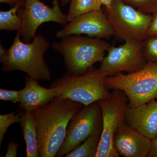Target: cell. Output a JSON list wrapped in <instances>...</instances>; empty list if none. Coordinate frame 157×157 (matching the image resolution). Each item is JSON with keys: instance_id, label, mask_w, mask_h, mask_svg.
<instances>
[{"instance_id": "19", "label": "cell", "mask_w": 157, "mask_h": 157, "mask_svg": "<svg viewBox=\"0 0 157 157\" xmlns=\"http://www.w3.org/2000/svg\"><path fill=\"white\" fill-rule=\"evenodd\" d=\"M16 110L11 113L0 115V145H2L4 137L9 127L12 124L20 122L21 117L24 111L18 112Z\"/></svg>"}, {"instance_id": "10", "label": "cell", "mask_w": 157, "mask_h": 157, "mask_svg": "<svg viewBox=\"0 0 157 157\" xmlns=\"http://www.w3.org/2000/svg\"><path fill=\"white\" fill-rule=\"evenodd\" d=\"M142 47L143 42L135 41H125L123 45L117 47L110 45L100 69L108 76L121 72L130 73L140 70L147 62Z\"/></svg>"}, {"instance_id": "18", "label": "cell", "mask_w": 157, "mask_h": 157, "mask_svg": "<svg viewBox=\"0 0 157 157\" xmlns=\"http://www.w3.org/2000/svg\"><path fill=\"white\" fill-rule=\"evenodd\" d=\"M101 135L91 136L65 155L66 157H96Z\"/></svg>"}, {"instance_id": "6", "label": "cell", "mask_w": 157, "mask_h": 157, "mask_svg": "<svg viewBox=\"0 0 157 157\" xmlns=\"http://www.w3.org/2000/svg\"><path fill=\"white\" fill-rule=\"evenodd\" d=\"M103 10L118 40L143 42L146 39L152 14L140 12L122 0H112L109 8L104 7Z\"/></svg>"}, {"instance_id": "14", "label": "cell", "mask_w": 157, "mask_h": 157, "mask_svg": "<svg viewBox=\"0 0 157 157\" xmlns=\"http://www.w3.org/2000/svg\"><path fill=\"white\" fill-rule=\"evenodd\" d=\"M56 95L55 89L43 87L38 80L27 75L25 86L20 90V109L25 112H33L52 101Z\"/></svg>"}, {"instance_id": "22", "label": "cell", "mask_w": 157, "mask_h": 157, "mask_svg": "<svg viewBox=\"0 0 157 157\" xmlns=\"http://www.w3.org/2000/svg\"><path fill=\"white\" fill-rule=\"evenodd\" d=\"M20 90L0 89V100L9 101L13 104L19 103Z\"/></svg>"}, {"instance_id": "5", "label": "cell", "mask_w": 157, "mask_h": 157, "mask_svg": "<svg viewBox=\"0 0 157 157\" xmlns=\"http://www.w3.org/2000/svg\"><path fill=\"white\" fill-rule=\"evenodd\" d=\"M107 89L119 90L128 99V107H137L157 98V61H148L140 70L108 76L105 80Z\"/></svg>"}, {"instance_id": "24", "label": "cell", "mask_w": 157, "mask_h": 157, "mask_svg": "<svg viewBox=\"0 0 157 157\" xmlns=\"http://www.w3.org/2000/svg\"><path fill=\"white\" fill-rule=\"evenodd\" d=\"M152 19L147 32V37L157 35V11L152 14Z\"/></svg>"}, {"instance_id": "12", "label": "cell", "mask_w": 157, "mask_h": 157, "mask_svg": "<svg viewBox=\"0 0 157 157\" xmlns=\"http://www.w3.org/2000/svg\"><path fill=\"white\" fill-rule=\"evenodd\" d=\"M151 140L124 123L117 129L113 138V147L119 155L124 157H146Z\"/></svg>"}, {"instance_id": "30", "label": "cell", "mask_w": 157, "mask_h": 157, "mask_svg": "<svg viewBox=\"0 0 157 157\" xmlns=\"http://www.w3.org/2000/svg\"></svg>"}, {"instance_id": "7", "label": "cell", "mask_w": 157, "mask_h": 157, "mask_svg": "<svg viewBox=\"0 0 157 157\" xmlns=\"http://www.w3.org/2000/svg\"><path fill=\"white\" fill-rule=\"evenodd\" d=\"M128 98L123 92L113 90L109 98L100 100L103 118L101 140L96 157H119L113 147L114 134L121 124L125 122Z\"/></svg>"}, {"instance_id": "21", "label": "cell", "mask_w": 157, "mask_h": 157, "mask_svg": "<svg viewBox=\"0 0 157 157\" xmlns=\"http://www.w3.org/2000/svg\"><path fill=\"white\" fill-rule=\"evenodd\" d=\"M142 50L147 62L157 61V35L147 37L143 41Z\"/></svg>"}, {"instance_id": "4", "label": "cell", "mask_w": 157, "mask_h": 157, "mask_svg": "<svg viewBox=\"0 0 157 157\" xmlns=\"http://www.w3.org/2000/svg\"><path fill=\"white\" fill-rule=\"evenodd\" d=\"M54 42L52 48L61 54L70 72L75 75L84 74L98 62H101L109 46L101 39L71 35Z\"/></svg>"}, {"instance_id": "11", "label": "cell", "mask_w": 157, "mask_h": 157, "mask_svg": "<svg viewBox=\"0 0 157 157\" xmlns=\"http://www.w3.org/2000/svg\"><path fill=\"white\" fill-rule=\"evenodd\" d=\"M87 35L92 38H109L113 31L103 9L90 11L76 17L56 33L59 39L71 35Z\"/></svg>"}, {"instance_id": "13", "label": "cell", "mask_w": 157, "mask_h": 157, "mask_svg": "<svg viewBox=\"0 0 157 157\" xmlns=\"http://www.w3.org/2000/svg\"><path fill=\"white\" fill-rule=\"evenodd\" d=\"M125 123L149 139L157 135V101L153 100L137 107H127Z\"/></svg>"}, {"instance_id": "16", "label": "cell", "mask_w": 157, "mask_h": 157, "mask_svg": "<svg viewBox=\"0 0 157 157\" xmlns=\"http://www.w3.org/2000/svg\"><path fill=\"white\" fill-rule=\"evenodd\" d=\"M25 1L17 3L9 11H0V29L2 30L17 31L20 33L22 28V22L17 14V11L24 6Z\"/></svg>"}, {"instance_id": "20", "label": "cell", "mask_w": 157, "mask_h": 157, "mask_svg": "<svg viewBox=\"0 0 157 157\" xmlns=\"http://www.w3.org/2000/svg\"><path fill=\"white\" fill-rule=\"evenodd\" d=\"M140 12L152 14L157 11V0H122Z\"/></svg>"}, {"instance_id": "28", "label": "cell", "mask_w": 157, "mask_h": 157, "mask_svg": "<svg viewBox=\"0 0 157 157\" xmlns=\"http://www.w3.org/2000/svg\"><path fill=\"white\" fill-rule=\"evenodd\" d=\"M102 6L105 8H109L111 5L112 0H99Z\"/></svg>"}, {"instance_id": "9", "label": "cell", "mask_w": 157, "mask_h": 157, "mask_svg": "<svg viewBox=\"0 0 157 157\" xmlns=\"http://www.w3.org/2000/svg\"><path fill=\"white\" fill-rule=\"evenodd\" d=\"M17 13L22 22L19 33L24 42L27 43L33 39L37 29L44 23L56 22L64 26L69 23L67 14L61 10L58 0H53L52 8L40 0H25L24 6L19 8Z\"/></svg>"}, {"instance_id": "26", "label": "cell", "mask_w": 157, "mask_h": 157, "mask_svg": "<svg viewBox=\"0 0 157 157\" xmlns=\"http://www.w3.org/2000/svg\"><path fill=\"white\" fill-rule=\"evenodd\" d=\"M9 55V50L6 49L2 42L0 43V61L2 63L5 62Z\"/></svg>"}, {"instance_id": "15", "label": "cell", "mask_w": 157, "mask_h": 157, "mask_svg": "<svg viewBox=\"0 0 157 157\" xmlns=\"http://www.w3.org/2000/svg\"><path fill=\"white\" fill-rule=\"evenodd\" d=\"M20 124L25 142L26 156L39 157L36 124L33 113L24 111Z\"/></svg>"}, {"instance_id": "8", "label": "cell", "mask_w": 157, "mask_h": 157, "mask_svg": "<svg viewBox=\"0 0 157 157\" xmlns=\"http://www.w3.org/2000/svg\"><path fill=\"white\" fill-rule=\"evenodd\" d=\"M103 118L98 102L84 106L70 120L63 143L56 157H62L94 135H101Z\"/></svg>"}, {"instance_id": "17", "label": "cell", "mask_w": 157, "mask_h": 157, "mask_svg": "<svg viewBox=\"0 0 157 157\" xmlns=\"http://www.w3.org/2000/svg\"><path fill=\"white\" fill-rule=\"evenodd\" d=\"M102 6L99 0H70L67 14L68 21L90 11L101 10Z\"/></svg>"}, {"instance_id": "1", "label": "cell", "mask_w": 157, "mask_h": 157, "mask_svg": "<svg viewBox=\"0 0 157 157\" xmlns=\"http://www.w3.org/2000/svg\"><path fill=\"white\" fill-rule=\"evenodd\" d=\"M82 106L79 102L55 97L32 112L36 124L39 157H56L70 120Z\"/></svg>"}, {"instance_id": "23", "label": "cell", "mask_w": 157, "mask_h": 157, "mask_svg": "<svg viewBox=\"0 0 157 157\" xmlns=\"http://www.w3.org/2000/svg\"><path fill=\"white\" fill-rule=\"evenodd\" d=\"M19 144L17 142L12 140L9 142L8 145V149L5 157H16L17 156V150Z\"/></svg>"}, {"instance_id": "29", "label": "cell", "mask_w": 157, "mask_h": 157, "mask_svg": "<svg viewBox=\"0 0 157 157\" xmlns=\"http://www.w3.org/2000/svg\"><path fill=\"white\" fill-rule=\"evenodd\" d=\"M63 6L67 5L68 2H69V0H60Z\"/></svg>"}, {"instance_id": "25", "label": "cell", "mask_w": 157, "mask_h": 157, "mask_svg": "<svg viewBox=\"0 0 157 157\" xmlns=\"http://www.w3.org/2000/svg\"><path fill=\"white\" fill-rule=\"evenodd\" d=\"M147 157H157V135L151 140V147Z\"/></svg>"}, {"instance_id": "27", "label": "cell", "mask_w": 157, "mask_h": 157, "mask_svg": "<svg viewBox=\"0 0 157 157\" xmlns=\"http://www.w3.org/2000/svg\"><path fill=\"white\" fill-rule=\"evenodd\" d=\"M23 1L24 0H0V2L6 3L13 7L17 5V3L21 2Z\"/></svg>"}, {"instance_id": "2", "label": "cell", "mask_w": 157, "mask_h": 157, "mask_svg": "<svg viewBox=\"0 0 157 157\" xmlns=\"http://www.w3.org/2000/svg\"><path fill=\"white\" fill-rule=\"evenodd\" d=\"M20 37L17 32L2 70L6 72L19 70L37 80H50V70L44 59L45 52L50 47L49 42L40 35H36L31 43L22 42Z\"/></svg>"}, {"instance_id": "3", "label": "cell", "mask_w": 157, "mask_h": 157, "mask_svg": "<svg viewBox=\"0 0 157 157\" xmlns=\"http://www.w3.org/2000/svg\"><path fill=\"white\" fill-rule=\"evenodd\" d=\"M107 76L101 69L92 67L81 75L67 72L54 82L50 87L56 90L57 98L69 99L88 106L111 96L105 85Z\"/></svg>"}]
</instances>
